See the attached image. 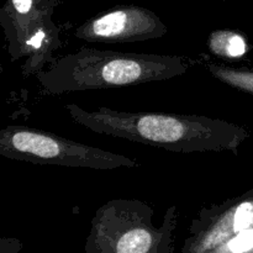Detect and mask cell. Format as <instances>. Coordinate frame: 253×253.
I'll use <instances>...</instances> for the list:
<instances>
[{"mask_svg":"<svg viewBox=\"0 0 253 253\" xmlns=\"http://www.w3.org/2000/svg\"><path fill=\"white\" fill-rule=\"evenodd\" d=\"M0 156L32 165L96 170L140 167L133 158L25 125H9L0 131Z\"/></svg>","mask_w":253,"mask_h":253,"instance_id":"cell-4","label":"cell"},{"mask_svg":"<svg viewBox=\"0 0 253 253\" xmlns=\"http://www.w3.org/2000/svg\"><path fill=\"white\" fill-rule=\"evenodd\" d=\"M188 250L205 253H253V189L203 208L192 224Z\"/></svg>","mask_w":253,"mask_h":253,"instance_id":"cell-6","label":"cell"},{"mask_svg":"<svg viewBox=\"0 0 253 253\" xmlns=\"http://www.w3.org/2000/svg\"><path fill=\"white\" fill-rule=\"evenodd\" d=\"M53 11L43 7L42 0H6L0 10L11 61L26 58L21 69L25 77L43 71L62 46L59 30L52 20Z\"/></svg>","mask_w":253,"mask_h":253,"instance_id":"cell-5","label":"cell"},{"mask_svg":"<svg viewBox=\"0 0 253 253\" xmlns=\"http://www.w3.org/2000/svg\"><path fill=\"white\" fill-rule=\"evenodd\" d=\"M150 204L136 199H113L91 220L88 253H168L177 226L178 208H168L156 227Z\"/></svg>","mask_w":253,"mask_h":253,"instance_id":"cell-3","label":"cell"},{"mask_svg":"<svg viewBox=\"0 0 253 253\" xmlns=\"http://www.w3.org/2000/svg\"><path fill=\"white\" fill-rule=\"evenodd\" d=\"M208 49L219 58L235 61L242 58L249 52V42L240 31L220 29L212 31L208 37Z\"/></svg>","mask_w":253,"mask_h":253,"instance_id":"cell-8","label":"cell"},{"mask_svg":"<svg viewBox=\"0 0 253 253\" xmlns=\"http://www.w3.org/2000/svg\"><path fill=\"white\" fill-rule=\"evenodd\" d=\"M168 27L156 12L138 5H119L90 17L74 36L86 42L124 43L166 36Z\"/></svg>","mask_w":253,"mask_h":253,"instance_id":"cell-7","label":"cell"},{"mask_svg":"<svg viewBox=\"0 0 253 253\" xmlns=\"http://www.w3.org/2000/svg\"><path fill=\"white\" fill-rule=\"evenodd\" d=\"M59 1H61V0H42V5H43V7H46V9L54 10L57 5L59 4Z\"/></svg>","mask_w":253,"mask_h":253,"instance_id":"cell-10","label":"cell"},{"mask_svg":"<svg viewBox=\"0 0 253 253\" xmlns=\"http://www.w3.org/2000/svg\"><path fill=\"white\" fill-rule=\"evenodd\" d=\"M205 66L215 79L231 88L253 95V69L231 67L214 61H207Z\"/></svg>","mask_w":253,"mask_h":253,"instance_id":"cell-9","label":"cell"},{"mask_svg":"<svg viewBox=\"0 0 253 253\" xmlns=\"http://www.w3.org/2000/svg\"><path fill=\"white\" fill-rule=\"evenodd\" d=\"M190 68L182 56L101 51L83 47L53 59L36 78L51 95L94 89L123 88L180 77Z\"/></svg>","mask_w":253,"mask_h":253,"instance_id":"cell-2","label":"cell"},{"mask_svg":"<svg viewBox=\"0 0 253 253\" xmlns=\"http://www.w3.org/2000/svg\"><path fill=\"white\" fill-rule=\"evenodd\" d=\"M66 110L72 120L95 133L177 153L230 151L237 156L240 146L250 137L244 126L204 115L127 113L104 106L86 110L76 104L66 105Z\"/></svg>","mask_w":253,"mask_h":253,"instance_id":"cell-1","label":"cell"}]
</instances>
